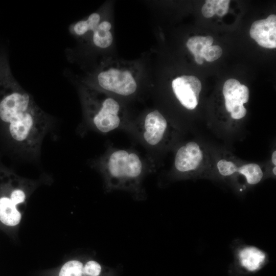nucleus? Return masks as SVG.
Returning a JSON list of instances; mask_svg holds the SVG:
<instances>
[{
  "label": "nucleus",
  "instance_id": "nucleus-1",
  "mask_svg": "<svg viewBox=\"0 0 276 276\" xmlns=\"http://www.w3.org/2000/svg\"><path fill=\"white\" fill-rule=\"evenodd\" d=\"M0 81V122L10 141L23 151L38 154L50 123L48 115L5 72Z\"/></svg>",
  "mask_w": 276,
  "mask_h": 276
},
{
  "label": "nucleus",
  "instance_id": "nucleus-2",
  "mask_svg": "<svg viewBox=\"0 0 276 276\" xmlns=\"http://www.w3.org/2000/svg\"><path fill=\"white\" fill-rule=\"evenodd\" d=\"M105 170L113 187L126 188L140 177L143 164L136 153L125 150H118L108 157Z\"/></svg>",
  "mask_w": 276,
  "mask_h": 276
},
{
  "label": "nucleus",
  "instance_id": "nucleus-3",
  "mask_svg": "<svg viewBox=\"0 0 276 276\" xmlns=\"http://www.w3.org/2000/svg\"><path fill=\"white\" fill-rule=\"evenodd\" d=\"M84 100L88 118L100 132L108 133L119 126L120 105L116 100L106 98L100 101L94 91L89 90L84 93Z\"/></svg>",
  "mask_w": 276,
  "mask_h": 276
},
{
  "label": "nucleus",
  "instance_id": "nucleus-4",
  "mask_svg": "<svg viewBox=\"0 0 276 276\" xmlns=\"http://www.w3.org/2000/svg\"><path fill=\"white\" fill-rule=\"evenodd\" d=\"M97 79L102 88L122 96H129L137 88L136 83L128 71L110 68L99 73Z\"/></svg>",
  "mask_w": 276,
  "mask_h": 276
},
{
  "label": "nucleus",
  "instance_id": "nucleus-5",
  "mask_svg": "<svg viewBox=\"0 0 276 276\" xmlns=\"http://www.w3.org/2000/svg\"><path fill=\"white\" fill-rule=\"evenodd\" d=\"M223 94L225 108L231 117L235 120L244 117L247 111L243 104L248 102L249 97L248 87L236 79H229L224 84Z\"/></svg>",
  "mask_w": 276,
  "mask_h": 276
},
{
  "label": "nucleus",
  "instance_id": "nucleus-6",
  "mask_svg": "<svg viewBox=\"0 0 276 276\" xmlns=\"http://www.w3.org/2000/svg\"><path fill=\"white\" fill-rule=\"evenodd\" d=\"M173 91L180 103L187 109L192 110L198 105L201 84L194 76H182L172 82Z\"/></svg>",
  "mask_w": 276,
  "mask_h": 276
},
{
  "label": "nucleus",
  "instance_id": "nucleus-7",
  "mask_svg": "<svg viewBox=\"0 0 276 276\" xmlns=\"http://www.w3.org/2000/svg\"><path fill=\"white\" fill-rule=\"evenodd\" d=\"M249 34L260 46L269 49L276 48V15L271 14L264 19L254 21Z\"/></svg>",
  "mask_w": 276,
  "mask_h": 276
},
{
  "label": "nucleus",
  "instance_id": "nucleus-8",
  "mask_svg": "<svg viewBox=\"0 0 276 276\" xmlns=\"http://www.w3.org/2000/svg\"><path fill=\"white\" fill-rule=\"evenodd\" d=\"M203 156L202 151L198 144L194 142H189L177 151L175 157V167L181 172L194 170L200 165Z\"/></svg>",
  "mask_w": 276,
  "mask_h": 276
},
{
  "label": "nucleus",
  "instance_id": "nucleus-9",
  "mask_svg": "<svg viewBox=\"0 0 276 276\" xmlns=\"http://www.w3.org/2000/svg\"><path fill=\"white\" fill-rule=\"evenodd\" d=\"M167 125V120L158 110L148 113L143 125L145 141L151 146L157 145L163 140Z\"/></svg>",
  "mask_w": 276,
  "mask_h": 276
},
{
  "label": "nucleus",
  "instance_id": "nucleus-10",
  "mask_svg": "<svg viewBox=\"0 0 276 276\" xmlns=\"http://www.w3.org/2000/svg\"><path fill=\"white\" fill-rule=\"evenodd\" d=\"M21 215L11 201L4 183L0 181V222L7 227L18 224Z\"/></svg>",
  "mask_w": 276,
  "mask_h": 276
},
{
  "label": "nucleus",
  "instance_id": "nucleus-11",
  "mask_svg": "<svg viewBox=\"0 0 276 276\" xmlns=\"http://www.w3.org/2000/svg\"><path fill=\"white\" fill-rule=\"evenodd\" d=\"M220 170L223 176L239 172L245 177L247 183L250 185L259 183L263 177L262 169L255 163L247 164L238 168L233 162L224 159L221 163Z\"/></svg>",
  "mask_w": 276,
  "mask_h": 276
},
{
  "label": "nucleus",
  "instance_id": "nucleus-12",
  "mask_svg": "<svg viewBox=\"0 0 276 276\" xmlns=\"http://www.w3.org/2000/svg\"><path fill=\"white\" fill-rule=\"evenodd\" d=\"M239 258L243 267L250 271L258 269L265 259V255L254 247L242 249L239 253Z\"/></svg>",
  "mask_w": 276,
  "mask_h": 276
},
{
  "label": "nucleus",
  "instance_id": "nucleus-13",
  "mask_svg": "<svg viewBox=\"0 0 276 276\" xmlns=\"http://www.w3.org/2000/svg\"><path fill=\"white\" fill-rule=\"evenodd\" d=\"M111 28V24L107 21H103L98 25L93 32V41L97 47L106 48L109 47L112 42L113 37L109 31Z\"/></svg>",
  "mask_w": 276,
  "mask_h": 276
},
{
  "label": "nucleus",
  "instance_id": "nucleus-14",
  "mask_svg": "<svg viewBox=\"0 0 276 276\" xmlns=\"http://www.w3.org/2000/svg\"><path fill=\"white\" fill-rule=\"evenodd\" d=\"M213 41V38L211 36H195L188 39L187 46L194 54L195 60L197 64L203 63L204 59L201 56V52L204 47L212 45Z\"/></svg>",
  "mask_w": 276,
  "mask_h": 276
},
{
  "label": "nucleus",
  "instance_id": "nucleus-15",
  "mask_svg": "<svg viewBox=\"0 0 276 276\" xmlns=\"http://www.w3.org/2000/svg\"><path fill=\"white\" fill-rule=\"evenodd\" d=\"M100 15L97 13L91 14L86 20H80L73 26V32L78 36L85 35L88 32H93L100 21Z\"/></svg>",
  "mask_w": 276,
  "mask_h": 276
},
{
  "label": "nucleus",
  "instance_id": "nucleus-16",
  "mask_svg": "<svg viewBox=\"0 0 276 276\" xmlns=\"http://www.w3.org/2000/svg\"><path fill=\"white\" fill-rule=\"evenodd\" d=\"M83 264L78 260H71L61 267L59 276H83Z\"/></svg>",
  "mask_w": 276,
  "mask_h": 276
},
{
  "label": "nucleus",
  "instance_id": "nucleus-17",
  "mask_svg": "<svg viewBox=\"0 0 276 276\" xmlns=\"http://www.w3.org/2000/svg\"><path fill=\"white\" fill-rule=\"evenodd\" d=\"M222 54V49L219 45L206 46L201 52V57L209 62H212L218 59Z\"/></svg>",
  "mask_w": 276,
  "mask_h": 276
},
{
  "label": "nucleus",
  "instance_id": "nucleus-18",
  "mask_svg": "<svg viewBox=\"0 0 276 276\" xmlns=\"http://www.w3.org/2000/svg\"><path fill=\"white\" fill-rule=\"evenodd\" d=\"M101 270V265L94 260L87 261L83 267L84 274L88 276H99Z\"/></svg>",
  "mask_w": 276,
  "mask_h": 276
},
{
  "label": "nucleus",
  "instance_id": "nucleus-19",
  "mask_svg": "<svg viewBox=\"0 0 276 276\" xmlns=\"http://www.w3.org/2000/svg\"><path fill=\"white\" fill-rule=\"evenodd\" d=\"M217 2L218 0L205 1L201 9L202 13L205 17L210 18L216 14Z\"/></svg>",
  "mask_w": 276,
  "mask_h": 276
},
{
  "label": "nucleus",
  "instance_id": "nucleus-20",
  "mask_svg": "<svg viewBox=\"0 0 276 276\" xmlns=\"http://www.w3.org/2000/svg\"><path fill=\"white\" fill-rule=\"evenodd\" d=\"M229 0H218L216 14L222 16L226 14L229 9Z\"/></svg>",
  "mask_w": 276,
  "mask_h": 276
},
{
  "label": "nucleus",
  "instance_id": "nucleus-21",
  "mask_svg": "<svg viewBox=\"0 0 276 276\" xmlns=\"http://www.w3.org/2000/svg\"><path fill=\"white\" fill-rule=\"evenodd\" d=\"M271 160L273 163V164L275 166L276 165V151H274L272 154L271 156Z\"/></svg>",
  "mask_w": 276,
  "mask_h": 276
},
{
  "label": "nucleus",
  "instance_id": "nucleus-22",
  "mask_svg": "<svg viewBox=\"0 0 276 276\" xmlns=\"http://www.w3.org/2000/svg\"><path fill=\"white\" fill-rule=\"evenodd\" d=\"M276 167H274L273 169H272V172H273V173L274 174V175H276Z\"/></svg>",
  "mask_w": 276,
  "mask_h": 276
}]
</instances>
